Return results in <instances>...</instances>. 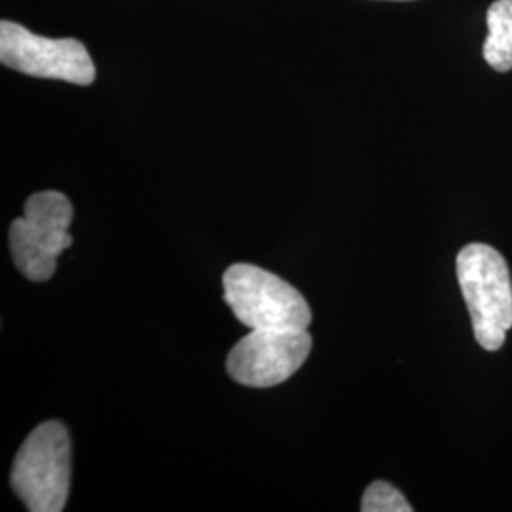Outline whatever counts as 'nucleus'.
Here are the masks:
<instances>
[{"instance_id": "6e6552de", "label": "nucleus", "mask_w": 512, "mask_h": 512, "mask_svg": "<svg viewBox=\"0 0 512 512\" xmlns=\"http://www.w3.org/2000/svg\"><path fill=\"white\" fill-rule=\"evenodd\" d=\"M361 511L412 512V507L408 505L406 497L395 486L378 480L366 488L363 501H361Z\"/></svg>"}, {"instance_id": "7ed1b4c3", "label": "nucleus", "mask_w": 512, "mask_h": 512, "mask_svg": "<svg viewBox=\"0 0 512 512\" xmlns=\"http://www.w3.org/2000/svg\"><path fill=\"white\" fill-rule=\"evenodd\" d=\"M224 300L239 323L251 330L308 329L311 308L306 298L253 264H234L224 274Z\"/></svg>"}, {"instance_id": "0eeeda50", "label": "nucleus", "mask_w": 512, "mask_h": 512, "mask_svg": "<svg viewBox=\"0 0 512 512\" xmlns=\"http://www.w3.org/2000/svg\"><path fill=\"white\" fill-rule=\"evenodd\" d=\"M488 38L484 40V59L499 71L512 69V0H495L486 16Z\"/></svg>"}, {"instance_id": "39448f33", "label": "nucleus", "mask_w": 512, "mask_h": 512, "mask_svg": "<svg viewBox=\"0 0 512 512\" xmlns=\"http://www.w3.org/2000/svg\"><path fill=\"white\" fill-rule=\"evenodd\" d=\"M0 63L19 73L90 86L95 65L86 46L76 38H46L23 25L0 23Z\"/></svg>"}, {"instance_id": "f03ea898", "label": "nucleus", "mask_w": 512, "mask_h": 512, "mask_svg": "<svg viewBox=\"0 0 512 512\" xmlns=\"http://www.w3.org/2000/svg\"><path fill=\"white\" fill-rule=\"evenodd\" d=\"M12 490L27 511L65 509L71 486V439L59 421H46L33 429L14 459Z\"/></svg>"}, {"instance_id": "20e7f679", "label": "nucleus", "mask_w": 512, "mask_h": 512, "mask_svg": "<svg viewBox=\"0 0 512 512\" xmlns=\"http://www.w3.org/2000/svg\"><path fill=\"white\" fill-rule=\"evenodd\" d=\"M71 222L73 205L61 192H38L25 202L23 217L10 226V251L23 277L42 283L55 274L57 258L73 245Z\"/></svg>"}, {"instance_id": "f257e3e1", "label": "nucleus", "mask_w": 512, "mask_h": 512, "mask_svg": "<svg viewBox=\"0 0 512 512\" xmlns=\"http://www.w3.org/2000/svg\"><path fill=\"white\" fill-rule=\"evenodd\" d=\"M456 270L476 342L497 351L512 329V281L505 258L490 245L471 243L459 251Z\"/></svg>"}, {"instance_id": "1a4fd4ad", "label": "nucleus", "mask_w": 512, "mask_h": 512, "mask_svg": "<svg viewBox=\"0 0 512 512\" xmlns=\"http://www.w3.org/2000/svg\"><path fill=\"white\" fill-rule=\"evenodd\" d=\"M395 2H403V0H395Z\"/></svg>"}, {"instance_id": "423d86ee", "label": "nucleus", "mask_w": 512, "mask_h": 512, "mask_svg": "<svg viewBox=\"0 0 512 512\" xmlns=\"http://www.w3.org/2000/svg\"><path fill=\"white\" fill-rule=\"evenodd\" d=\"M308 329L251 330L232 348L226 368L245 387H274L293 378L311 353Z\"/></svg>"}]
</instances>
